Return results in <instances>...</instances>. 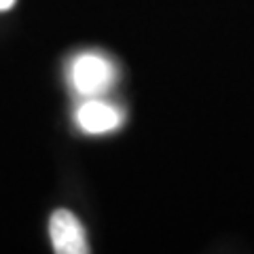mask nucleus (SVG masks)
Listing matches in <instances>:
<instances>
[{"instance_id": "f257e3e1", "label": "nucleus", "mask_w": 254, "mask_h": 254, "mask_svg": "<svg viewBox=\"0 0 254 254\" xmlns=\"http://www.w3.org/2000/svg\"><path fill=\"white\" fill-rule=\"evenodd\" d=\"M117 70L113 62L100 53H83L70 66V83L74 91L93 98V95L106 93L115 85Z\"/></svg>"}, {"instance_id": "f03ea898", "label": "nucleus", "mask_w": 254, "mask_h": 254, "mask_svg": "<svg viewBox=\"0 0 254 254\" xmlns=\"http://www.w3.org/2000/svg\"><path fill=\"white\" fill-rule=\"evenodd\" d=\"M49 235L58 254H87V235L78 218L68 210H55L49 220Z\"/></svg>"}, {"instance_id": "7ed1b4c3", "label": "nucleus", "mask_w": 254, "mask_h": 254, "mask_svg": "<svg viewBox=\"0 0 254 254\" xmlns=\"http://www.w3.org/2000/svg\"><path fill=\"white\" fill-rule=\"evenodd\" d=\"M76 123L87 133H108L123 123V113L102 100H87L76 110Z\"/></svg>"}, {"instance_id": "20e7f679", "label": "nucleus", "mask_w": 254, "mask_h": 254, "mask_svg": "<svg viewBox=\"0 0 254 254\" xmlns=\"http://www.w3.org/2000/svg\"><path fill=\"white\" fill-rule=\"evenodd\" d=\"M15 4V0H0V11H6Z\"/></svg>"}]
</instances>
